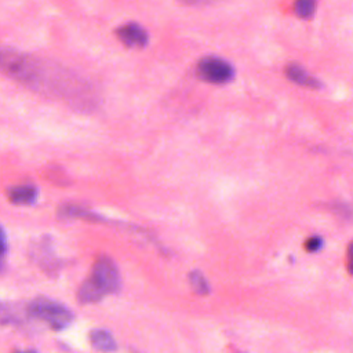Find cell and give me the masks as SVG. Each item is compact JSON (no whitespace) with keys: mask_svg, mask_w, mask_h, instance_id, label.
<instances>
[{"mask_svg":"<svg viewBox=\"0 0 353 353\" xmlns=\"http://www.w3.org/2000/svg\"><path fill=\"white\" fill-rule=\"evenodd\" d=\"M120 288V272L109 256H99L91 270L90 277L83 281L77 291L80 303H94L108 294H114Z\"/></svg>","mask_w":353,"mask_h":353,"instance_id":"6da1fadb","label":"cell"},{"mask_svg":"<svg viewBox=\"0 0 353 353\" xmlns=\"http://www.w3.org/2000/svg\"><path fill=\"white\" fill-rule=\"evenodd\" d=\"M28 312L32 317H36L44 321L55 331H61L69 327L74 317L72 310L68 306H65L58 301L44 298V296H39L33 299L28 306Z\"/></svg>","mask_w":353,"mask_h":353,"instance_id":"7a4b0ae2","label":"cell"},{"mask_svg":"<svg viewBox=\"0 0 353 353\" xmlns=\"http://www.w3.org/2000/svg\"><path fill=\"white\" fill-rule=\"evenodd\" d=\"M199 79L211 84L229 83L234 76L233 66L219 57H205L197 63Z\"/></svg>","mask_w":353,"mask_h":353,"instance_id":"3957f363","label":"cell"},{"mask_svg":"<svg viewBox=\"0 0 353 353\" xmlns=\"http://www.w3.org/2000/svg\"><path fill=\"white\" fill-rule=\"evenodd\" d=\"M116 34L124 46L131 48H143L149 41V36L145 28L135 22H130L120 26L116 30Z\"/></svg>","mask_w":353,"mask_h":353,"instance_id":"277c9868","label":"cell"},{"mask_svg":"<svg viewBox=\"0 0 353 353\" xmlns=\"http://www.w3.org/2000/svg\"><path fill=\"white\" fill-rule=\"evenodd\" d=\"M7 197L17 205H30L36 203L39 197V189L30 183L17 185L7 190Z\"/></svg>","mask_w":353,"mask_h":353,"instance_id":"5b68a950","label":"cell"},{"mask_svg":"<svg viewBox=\"0 0 353 353\" xmlns=\"http://www.w3.org/2000/svg\"><path fill=\"white\" fill-rule=\"evenodd\" d=\"M285 76L288 80H291L292 83L295 84H299V85H303V87H307V88H320L323 84L316 79L313 77L312 74H309L301 65L298 63H290L287 68H285Z\"/></svg>","mask_w":353,"mask_h":353,"instance_id":"8992f818","label":"cell"},{"mask_svg":"<svg viewBox=\"0 0 353 353\" xmlns=\"http://www.w3.org/2000/svg\"><path fill=\"white\" fill-rule=\"evenodd\" d=\"M90 341L94 349L99 352H114L117 349V343L113 335L108 330H94L90 334Z\"/></svg>","mask_w":353,"mask_h":353,"instance_id":"52a82bcc","label":"cell"},{"mask_svg":"<svg viewBox=\"0 0 353 353\" xmlns=\"http://www.w3.org/2000/svg\"><path fill=\"white\" fill-rule=\"evenodd\" d=\"M189 283L197 295H207L210 292V284L201 272L193 270L189 273Z\"/></svg>","mask_w":353,"mask_h":353,"instance_id":"ba28073f","label":"cell"},{"mask_svg":"<svg viewBox=\"0 0 353 353\" xmlns=\"http://www.w3.org/2000/svg\"><path fill=\"white\" fill-rule=\"evenodd\" d=\"M294 7H295V12L298 17L307 19V18H312V15L314 14L317 1L316 0H296Z\"/></svg>","mask_w":353,"mask_h":353,"instance_id":"9c48e42d","label":"cell"},{"mask_svg":"<svg viewBox=\"0 0 353 353\" xmlns=\"http://www.w3.org/2000/svg\"><path fill=\"white\" fill-rule=\"evenodd\" d=\"M323 239L320 236H312L305 241V250L309 252H316L321 248Z\"/></svg>","mask_w":353,"mask_h":353,"instance_id":"30bf717a","label":"cell"},{"mask_svg":"<svg viewBox=\"0 0 353 353\" xmlns=\"http://www.w3.org/2000/svg\"><path fill=\"white\" fill-rule=\"evenodd\" d=\"M6 254H7V236H6L4 229L0 226V270L4 265Z\"/></svg>","mask_w":353,"mask_h":353,"instance_id":"8fae6325","label":"cell"},{"mask_svg":"<svg viewBox=\"0 0 353 353\" xmlns=\"http://www.w3.org/2000/svg\"><path fill=\"white\" fill-rule=\"evenodd\" d=\"M179 1L183 4H188V6H199V4H205L210 0H179Z\"/></svg>","mask_w":353,"mask_h":353,"instance_id":"7c38bea8","label":"cell"}]
</instances>
